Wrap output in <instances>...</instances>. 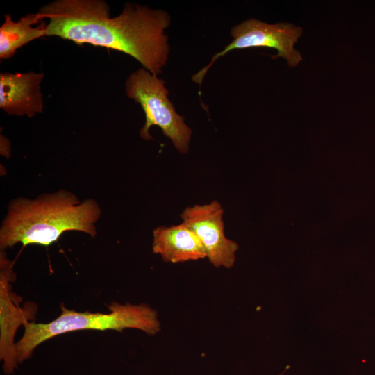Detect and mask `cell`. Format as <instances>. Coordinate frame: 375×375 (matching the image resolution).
<instances>
[{"instance_id": "4", "label": "cell", "mask_w": 375, "mask_h": 375, "mask_svg": "<svg viewBox=\"0 0 375 375\" xmlns=\"http://www.w3.org/2000/svg\"><path fill=\"white\" fill-rule=\"evenodd\" d=\"M125 91L144 110L145 122L140 131L142 139L152 140L149 129L157 126L179 153H188L192 131L176 111L163 79L142 67L128 76Z\"/></svg>"}, {"instance_id": "7", "label": "cell", "mask_w": 375, "mask_h": 375, "mask_svg": "<svg viewBox=\"0 0 375 375\" xmlns=\"http://www.w3.org/2000/svg\"><path fill=\"white\" fill-rule=\"evenodd\" d=\"M224 209L216 200L185 208L180 215L183 222L201 240L207 258L215 267L231 268L238 244L224 234Z\"/></svg>"}, {"instance_id": "1", "label": "cell", "mask_w": 375, "mask_h": 375, "mask_svg": "<svg viewBox=\"0 0 375 375\" xmlns=\"http://www.w3.org/2000/svg\"><path fill=\"white\" fill-rule=\"evenodd\" d=\"M38 13L49 19L47 36L119 51L157 76L168 60L170 46L165 30L172 19L164 10L126 3L119 15L111 17L103 0H56Z\"/></svg>"}, {"instance_id": "8", "label": "cell", "mask_w": 375, "mask_h": 375, "mask_svg": "<svg viewBox=\"0 0 375 375\" xmlns=\"http://www.w3.org/2000/svg\"><path fill=\"white\" fill-rule=\"evenodd\" d=\"M42 72L0 74V108L10 115L32 117L43 112Z\"/></svg>"}, {"instance_id": "11", "label": "cell", "mask_w": 375, "mask_h": 375, "mask_svg": "<svg viewBox=\"0 0 375 375\" xmlns=\"http://www.w3.org/2000/svg\"><path fill=\"white\" fill-rule=\"evenodd\" d=\"M1 154L6 158L10 154V142L3 135H1Z\"/></svg>"}, {"instance_id": "6", "label": "cell", "mask_w": 375, "mask_h": 375, "mask_svg": "<svg viewBox=\"0 0 375 375\" xmlns=\"http://www.w3.org/2000/svg\"><path fill=\"white\" fill-rule=\"evenodd\" d=\"M16 278L13 264L4 250L0 252V359L3 371L12 374L18 368L15 336L19 326L32 322L37 305L28 302L22 307V299L12 291L11 282Z\"/></svg>"}, {"instance_id": "5", "label": "cell", "mask_w": 375, "mask_h": 375, "mask_svg": "<svg viewBox=\"0 0 375 375\" xmlns=\"http://www.w3.org/2000/svg\"><path fill=\"white\" fill-rule=\"evenodd\" d=\"M232 41L220 51L214 54L210 62L192 77L201 87L203 80L217 59L234 49L252 47L274 49L278 53L273 58L282 57L290 67L297 66L302 60L294 44L301 35L302 28L289 23L267 24L257 19H249L233 26L230 31Z\"/></svg>"}, {"instance_id": "10", "label": "cell", "mask_w": 375, "mask_h": 375, "mask_svg": "<svg viewBox=\"0 0 375 375\" xmlns=\"http://www.w3.org/2000/svg\"><path fill=\"white\" fill-rule=\"evenodd\" d=\"M38 13H29L17 22L12 21L10 14L5 15L4 22L0 27V58H12L16 51L31 41L47 36V24L42 22L38 27H33L40 20Z\"/></svg>"}, {"instance_id": "12", "label": "cell", "mask_w": 375, "mask_h": 375, "mask_svg": "<svg viewBox=\"0 0 375 375\" xmlns=\"http://www.w3.org/2000/svg\"><path fill=\"white\" fill-rule=\"evenodd\" d=\"M285 372V370L283 371L282 373H281L279 375H283V374H284Z\"/></svg>"}, {"instance_id": "3", "label": "cell", "mask_w": 375, "mask_h": 375, "mask_svg": "<svg viewBox=\"0 0 375 375\" xmlns=\"http://www.w3.org/2000/svg\"><path fill=\"white\" fill-rule=\"evenodd\" d=\"M108 312H78L60 305V314L47 323L26 322L24 333L16 344L19 364L32 356L35 349L44 342L57 335L83 330L122 332L134 328L149 335L160 331L161 325L157 311L146 303H120L112 301L107 306Z\"/></svg>"}, {"instance_id": "2", "label": "cell", "mask_w": 375, "mask_h": 375, "mask_svg": "<svg viewBox=\"0 0 375 375\" xmlns=\"http://www.w3.org/2000/svg\"><path fill=\"white\" fill-rule=\"evenodd\" d=\"M102 210L92 198L81 201L73 192L60 189L35 199L17 197L8 206L0 227V249L18 243L49 246L62 233L83 232L94 238Z\"/></svg>"}, {"instance_id": "9", "label": "cell", "mask_w": 375, "mask_h": 375, "mask_svg": "<svg viewBox=\"0 0 375 375\" xmlns=\"http://www.w3.org/2000/svg\"><path fill=\"white\" fill-rule=\"evenodd\" d=\"M152 234V251L165 262L178 263L207 258L201 240L183 222L158 226Z\"/></svg>"}]
</instances>
